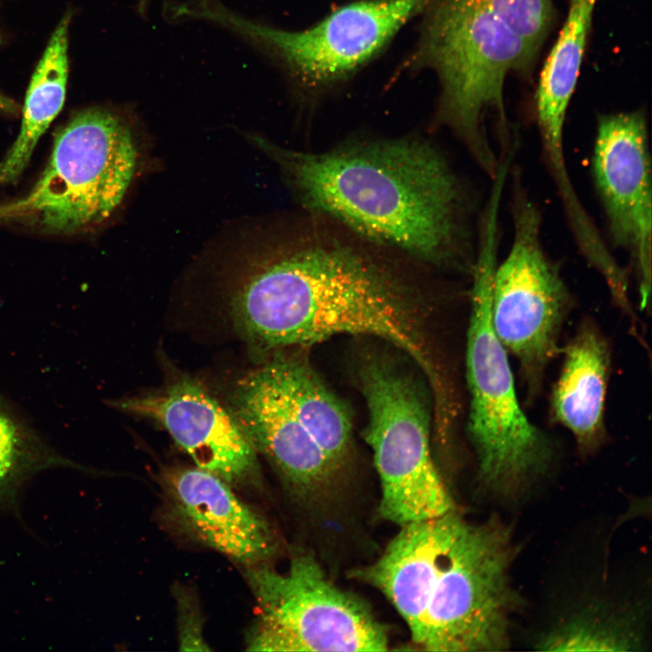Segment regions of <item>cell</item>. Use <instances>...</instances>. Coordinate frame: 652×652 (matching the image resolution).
<instances>
[{
    "mask_svg": "<svg viewBox=\"0 0 652 652\" xmlns=\"http://www.w3.org/2000/svg\"><path fill=\"white\" fill-rule=\"evenodd\" d=\"M348 227L312 222L274 245L235 295L240 331L265 349L305 348L336 335L399 349L440 403L450 395L419 284L389 254Z\"/></svg>",
    "mask_w": 652,
    "mask_h": 652,
    "instance_id": "1",
    "label": "cell"
},
{
    "mask_svg": "<svg viewBox=\"0 0 652 652\" xmlns=\"http://www.w3.org/2000/svg\"><path fill=\"white\" fill-rule=\"evenodd\" d=\"M252 139L312 214L427 264L474 266L467 197L433 146L407 138L308 153Z\"/></svg>",
    "mask_w": 652,
    "mask_h": 652,
    "instance_id": "2",
    "label": "cell"
},
{
    "mask_svg": "<svg viewBox=\"0 0 652 652\" xmlns=\"http://www.w3.org/2000/svg\"><path fill=\"white\" fill-rule=\"evenodd\" d=\"M232 405L254 450L297 493L326 485L350 455L349 411L302 359L276 357L249 373Z\"/></svg>",
    "mask_w": 652,
    "mask_h": 652,
    "instance_id": "3",
    "label": "cell"
},
{
    "mask_svg": "<svg viewBox=\"0 0 652 652\" xmlns=\"http://www.w3.org/2000/svg\"><path fill=\"white\" fill-rule=\"evenodd\" d=\"M422 51L442 82L441 124L493 179L500 160L491 146L485 118L497 116L501 140L508 143L504 80L511 71L528 68L536 53L471 0H435Z\"/></svg>",
    "mask_w": 652,
    "mask_h": 652,
    "instance_id": "4",
    "label": "cell"
},
{
    "mask_svg": "<svg viewBox=\"0 0 652 652\" xmlns=\"http://www.w3.org/2000/svg\"><path fill=\"white\" fill-rule=\"evenodd\" d=\"M496 248L492 243L483 244L472 271L465 353L470 401L467 429L482 482L493 492L508 495L548 469L553 446L523 412L508 352L493 328Z\"/></svg>",
    "mask_w": 652,
    "mask_h": 652,
    "instance_id": "5",
    "label": "cell"
},
{
    "mask_svg": "<svg viewBox=\"0 0 652 652\" xmlns=\"http://www.w3.org/2000/svg\"><path fill=\"white\" fill-rule=\"evenodd\" d=\"M136 148L114 112L90 108L54 138L48 164L30 192L0 206V223L20 222L58 235L80 233L107 219L133 177Z\"/></svg>",
    "mask_w": 652,
    "mask_h": 652,
    "instance_id": "6",
    "label": "cell"
},
{
    "mask_svg": "<svg viewBox=\"0 0 652 652\" xmlns=\"http://www.w3.org/2000/svg\"><path fill=\"white\" fill-rule=\"evenodd\" d=\"M513 557L506 526L463 518L431 583L414 643L435 652L506 649L519 604L509 576Z\"/></svg>",
    "mask_w": 652,
    "mask_h": 652,
    "instance_id": "7",
    "label": "cell"
},
{
    "mask_svg": "<svg viewBox=\"0 0 652 652\" xmlns=\"http://www.w3.org/2000/svg\"><path fill=\"white\" fill-rule=\"evenodd\" d=\"M367 408L364 438L378 472L380 515L398 526L455 510L434 462L431 414L411 372L384 356H368L359 368Z\"/></svg>",
    "mask_w": 652,
    "mask_h": 652,
    "instance_id": "8",
    "label": "cell"
},
{
    "mask_svg": "<svg viewBox=\"0 0 652 652\" xmlns=\"http://www.w3.org/2000/svg\"><path fill=\"white\" fill-rule=\"evenodd\" d=\"M517 181V180H516ZM513 240L493 277L491 321L515 357L528 397L539 393L571 306L570 292L542 241V215L521 181L513 185Z\"/></svg>",
    "mask_w": 652,
    "mask_h": 652,
    "instance_id": "9",
    "label": "cell"
},
{
    "mask_svg": "<svg viewBox=\"0 0 652 652\" xmlns=\"http://www.w3.org/2000/svg\"><path fill=\"white\" fill-rule=\"evenodd\" d=\"M246 576L260 612L248 650L388 649L384 626L360 599L328 580L311 555L295 556L284 572L260 564Z\"/></svg>",
    "mask_w": 652,
    "mask_h": 652,
    "instance_id": "10",
    "label": "cell"
},
{
    "mask_svg": "<svg viewBox=\"0 0 652 652\" xmlns=\"http://www.w3.org/2000/svg\"><path fill=\"white\" fill-rule=\"evenodd\" d=\"M431 0H369L343 6L317 25L288 32L245 19L217 0H188L184 15L230 29L270 51L311 83L350 72Z\"/></svg>",
    "mask_w": 652,
    "mask_h": 652,
    "instance_id": "11",
    "label": "cell"
},
{
    "mask_svg": "<svg viewBox=\"0 0 652 652\" xmlns=\"http://www.w3.org/2000/svg\"><path fill=\"white\" fill-rule=\"evenodd\" d=\"M591 171L610 243L628 254L645 310L651 292L652 182L643 110L599 117Z\"/></svg>",
    "mask_w": 652,
    "mask_h": 652,
    "instance_id": "12",
    "label": "cell"
},
{
    "mask_svg": "<svg viewBox=\"0 0 652 652\" xmlns=\"http://www.w3.org/2000/svg\"><path fill=\"white\" fill-rule=\"evenodd\" d=\"M110 403L161 424L197 467L229 484L256 473V451L235 416L192 381L177 382L158 394Z\"/></svg>",
    "mask_w": 652,
    "mask_h": 652,
    "instance_id": "13",
    "label": "cell"
},
{
    "mask_svg": "<svg viewBox=\"0 0 652 652\" xmlns=\"http://www.w3.org/2000/svg\"><path fill=\"white\" fill-rule=\"evenodd\" d=\"M166 485L177 519L202 544L250 566L274 553L275 536L267 521L219 476L181 468L167 475Z\"/></svg>",
    "mask_w": 652,
    "mask_h": 652,
    "instance_id": "14",
    "label": "cell"
},
{
    "mask_svg": "<svg viewBox=\"0 0 652 652\" xmlns=\"http://www.w3.org/2000/svg\"><path fill=\"white\" fill-rule=\"evenodd\" d=\"M462 520L453 510L400 526L380 558L360 572L392 603L408 625L412 640L419 631L440 561Z\"/></svg>",
    "mask_w": 652,
    "mask_h": 652,
    "instance_id": "15",
    "label": "cell"
},
{
    "mask_svg": "<svg viewBox=\"0 0 652 652\" xmlns=\"http://www.w3.org/2000/svg\"><path fill=\"white\" fill-rule=\"evenodd\" d=\"M563 354L551 396V413L571 433L581 452L592 453L605 437L609 345L599 329L586 321L565 346Z\"/></svg>",
    "mask_w": 652,
    "mask_h": 652,
    "instance_id": "16",
    "label": "cell"
},
{
    "mask_svg": "<svg viewBox=\"0 0 652 652\" xmlns=\"http://www.w3.org/2000/svg\"><path fill=\"white\" fill-rule=\"evenodd\" d=\"M68 24L67 17L60 22L33 74L20 131L0 161V184L14 182L21 176L40 138L63 106L68 77Z\"/></svg>",
    "mask_w": 652,
    "mask_h": 652,
    "instance_id": "17",
    "label": "cell"
},
{
    "mask_svg": "<svg viewBox=\"0 0 652 652\" xmlns=\"http://www.w3.org/2000/svg\"><path fill=\"white\" fill-rule=\"evenodd\" d=\"M598 0H570L567 18L542 71L536 91L538 125L565 124Z\"/></svg>",
    "mask_w": 652,
    "mask_h": 652,
    "instance_id": "18",
    "label": "cell"
},
{
    "mask_svg": "<svg viewBox=\"0 0 652 652\" xmlns=\"http://www.w3.org/2000/svg\"><path fill=\"white\" fill-rule=\"evenodd\" d=\"M55 467L81 468L53 449L0 394V507L13 504L32 476Z\"/></svg>",
    "mask_w": 652,
    "mask_h": 652,
    "instance_id": "19",
    "label": "cell"
},
{
    "mask_svg": "<svg viewBox=\"0 0 652 652\" xmlns=\"http://www.w3.org/2000/svg\"><path fill=\"white\" fill-rule=\"evenodd\" d=\"M619 619L582 616L571 619L540 643L552 651L636 650L638 638Z\"/></svg>",
    "mask_w": 652,
    "mask_h": 652,
    "instance_id": "20",
    "label": "cell"
},
{
    "mask_svg": "<svg viewBox=\"0 0 652 652\" xmlns=\"http://www.w3.org/2000/svg\"><path fill=\"white\" fill-rule=\"evenodd\" d=\"M471 1L498 18L537 53L552 23L551 0Z\"/></svg>",
    "mask_w": 652,
    "mask_h": 652,
    "instance_id": "21",
    "label": "cell"
},
{
    "mask_svg": "<svg viewBox=\"0 0 652 652\" xmlns=\"http://www.w3.org/2000/svg\"><path fill=\"white\" fill-rule=\"evenodd\" d=\"M181 650H209L203 638L202 618L195 599L182 591L177 595Z\"/></svg>",
    "mask_w": 652,
    "mask_h": 652,
    "instance_id": "22",
    "label": "cell"
},
{
    "mask_svg": "<svg viewBox=\"0 0 652 652\" xmlns=\"http://www.w3.org/2000/svg\"><path fill=\"white\" fill-rule=\"evenodd\" d=\"M0 110L9 113H15L18 107L12 100L0 94Z\"/></svg>",
    "mask_w": 652,
    "mask_h": 652,
    "instance_id": "23",
    "label": "cell"
},
{
    "mask_svg": "<svg viewBox=\"0 0 652 652\" xmlns=\"http://www.w3.org/2000/svg\"><path fill=\"white\" fill-rule=\"evenodd\" d=\"M148 3L149 0H138V7L141 14L146 13Z\"/></svg>",
    "mask_w": 652,
    "mask_h": 652,
    "instance_id": "24",
    "label": "cell"
}]
</instances>
